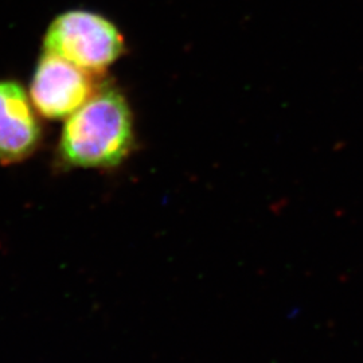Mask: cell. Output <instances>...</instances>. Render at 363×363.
Returning a JSON list of instances; mask_svg holds the SVG:
<instances>
[{
	"label": "cell",
	"mask_w": 363,
	"mask_h": 363,
	"mask_svg": "<svg viewBox=\"0 0 363 363\" xmlns=\"http://www.w3.org/2000/svg\"><path fill=\"white\" fill-rule=\"evenodd\" d=\"M136 144L133 115L125 96L100 85L91 99L66 118L57 147L62 169H116Z\"/></svg>",
	"instance_id": "1"
},
{
	"label": "cell",
	"mask_w": 363,
	"mask_h": 363,
	"mask_svg": "<svg viewBox=\"0 0 363 363\" xmlns=\"http://www.w3.org/2000/svg\"><path fill=\"white\" fill-rule=\"evenodd\" d=\"M43 52L100 76L125 52V40L116 25L103 15L70 10L48 27Z\"/></svg>",
	"instance_id": "2"
},
{
	"label": "cell",
	"mask_w": 363,
	"mask_h": 363,
	"mask_svg": "<svg viewBox=\"0 0 363 363\" xmlns=\"http://www.w3.org/2000/svg\"><path fill=\"white\" fill-rule=\"evenodd\" d=\"M94 74L43 52L30 82V99L40 116L67 118L97 91Z\"/></svg>",
	"instance_id": "3"
},
{
	"label": "cell",
	"mask_w": 363,
	"mask_h": 363,
	"mask_svg": "<svg viewBox=\"0 0 363 363\" xmlns=\"http://www.w3.org/2000/svg\"><path fill=\"white\" fill-rule=\"evenodd\" d=\"M30 94L13 79H0V164L22 163L42 143L43 130Z\"/></svg>",
	"instance_id": "4"
}]
</instances>
